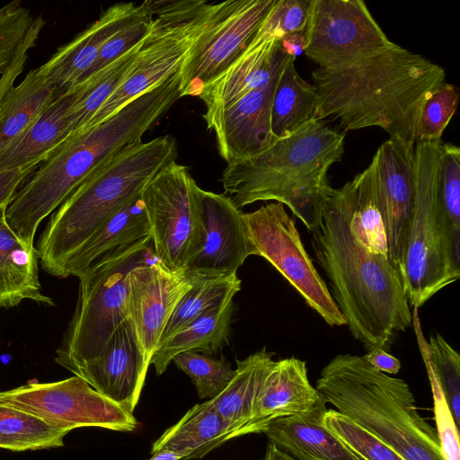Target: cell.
<instances>
[{
	"label": "cell",
	"instance_id": "cell-21",
	"mask_svg": "<svg viewBox=\"0 0 460 460\" xmlns=\"http://www.w3.org/2000/svg\"><path fill=\"white\" fill-rule=\"evenodd\" d=\"M321 399L309 381L305 361L295 357L277 360L256 396L247 434L263 433L271 421L306 412Z\"/></svg>",
	"mask_w": 460,
	"mask_h": 460
},
{
	"label": "cell",
	"instance_id": "cell-48",
	"mask_svg": "<svg viewBox=\"0 0 460 460\" xmlns=\"http://www.w3.org/2000/svg\"><path fill=\"white\" fill-rule=\"evenodd\" d=\"M305 44V36L303 31L290 33L280 40L284 53L295 59L304 53Z\"/></svg>",
	"mask_w": 460,
	"mask_h": 460
},
{
	"label": "cell",
	"instance_id": "cell-28",
	"mask_svg": "<svg viewBox=\"0 0 460 460\" xmlns=\"http://www.w3.org/2000/svg\"><path fill=\"white\" fill-rule=\"evenodd\" d=\"M36 247H28L5 224L0 226V307H13L23 300L52 305L41 292Z\"/></svg>",
	"mask_w": 460,
	"mask_h": 460
},
{
	"label": "cell",
	"instance_id": "cell-1",
	"mask_svg": "<svg viewBox=\"0 0 460 460\" xmlns=\"http://www.w3.org/2000/svg\"><path fill=\"white\" fill-rule=\"evenodd\" d=\"M314 119L338 120L341 133L384 129L415 146L422 106L446 79L442 66L396 43L312 72Z\"/></svg>",
	"mask_w": 460,
	"mask_h": 460
},
{
	"label": "cell",
	"instance_id": "cell-9",
	"mask_svg": "<svg viewBox=\"0 0 460 460\" xmlns=\"http://www.w3.org/2000/svg\"><path fill=\"white\" fill-rule=\"evenodd\" d=\"M441 143L418 141L414 146L415 203L399 273L411 306L418 309L460 277L451 263L437 208Z\"/></svg>",
	"mask_w": 460,
	"mask_h": 460
},
{
	"label": "cell",
	"instance_id": "cell-37",
	"mask_svg": "<svg viewBox=\"0 0 460 460\" xmlns=\"http://www.w3.org/2000/svg\"><path fill=\"white\" fill-rule=\"evenodd\" d=\"M418 308L413 307L412 324L426 366L439 382L457 426L460 424V356L448 342L436 333L426 341L418 322Z\"/></svg>",
	"mask_w": 460,
	"mask_h": 460
},
{
	"label": "cell",
	"instance_id": "cell-23",
	"mask_svg": "<svg viewBox=\"0 0 460 460\" xmlns=\"http://www.w3.org/2000/svg\"><path fill=\"white\" fill-rule=\"evenodd\" d=\"M326 410L322 397L306 412L271 421L263 433L270 443L297 460H365L323 426Z\"/></svg>",
	"mask_w": 460,
	"mask_h": 460
},
{
	"label": "cell",
	"instance_id": "cell-27",
	"mask_svg": "<svg viewBox=\"0 0 460 460\" xmlns=\"http://www.w3.org/2000/svg\"><path fill=\"white\" fill-rule=\"evenodd\" d=\"M151 235L142 191L114 212L68 261L64 278L76 277L107 252Z\"/></svg>",
	"mask_w": 460,
	"mask_h": 460
},
{
	"label": "cell",
	"instance_id": "cell-24",
	"mask_svg": "<svg viewBox=\"0 0 460 460\" xmlns=\"http://www.w3.org/2000/svg\"><path fill=\"white\" fill-rule=\"evenodd\" d=\"M355 240L368 252L387 256L384 208L374 158L363 172L339 188Z\"/></svg>",
	"mask_w": 460,
	"mask_h": 460
},
{
	"label": "cell",
	"instance_id": "cell-19",
	"mask_svg": "<svg viewBox=\"0 0 460 460\" xmlns=\"http://www.w3.org/2000/svg\"><path fill=\"white\" fill-rule=\"evenodd\" d=\"M283 63L269 84L242 97L207 127L215 132L218 152L227 164L256 155L277 140L270 116Z\"/></svg>",
	"mask_w": 460,
	"mask_h": 460
},
{
	"label": "cell",
	"instance_id": "cell-22",
	"mask_svg": "<svg viewBox=\"0 0 460 460\" xmlns=\"http://www.w3.org/2000/svg\"><path fill=\"white\" fill-rule=\"evenodd\" d=\"M285 57L280 40L250 45L241 58L199 94L206 105L203 118L207 127L242 97L269 84Z\"/></svg>",
	"mask_w": 460,
	"mask_h": 460
},
{
	"label": "cell",
	"instance_id": "cell-32",
	"mask_svg": "<svg viewBox=\"0 0 460 460\" xmlns=\"http://www.w3.org/2000/svg\"><path fill=\"white\" fill-rule=\"evenodd\" d=\"M295 60L286 54L277 82L270 116L275 139L286 137L314 119L318 93L313 84L300 77Z\"/></svg>",
	"mask_w": 460,
	"mask_h": 460
},
{
	"label": "cell",
	"instance_id": "cell-25",
	"mask_svg": "<svg viewBox=\"0 0 460 460\" xmlns=\"http://www.w3.org/2000/svg\"><path fill=\"white\" fill-rule=\"evenodd\" d=\"M234 438L227 423L208 400L195 404L166 429L153 443L151 453L170 451L183 460L200 459Z\"/></svg>",
	"mask_w": 460,
	"mask_h": 460
},
{
	"label": "cell",
	"instance_id": "cell-26",
	"mask_svg": "<svg viewBox=\"0 0 460 460\" xmlns=\"http://www.w3.org/2000/svg\"><path fill=\"white\" fill-rule=\"evenodd\" d=\"M68 92L58 95L22 137L0 157V171L36 168L54 155L69 137Z\"/></svg>",
	"mask_w": 460,
	"mask_h": 460
},
{
	"label": "cell",
	"instance_id": "cell-45",
	"mask_svg": "<svg viewBox=\"0 0 460 460\" xmlns=\"http://www.w3.org/2000/svg\"><path fill=\"white\" fill-rule=\"evenodd\" d=\"M45 24L46 21L41 15L34 18L21 48L4 73L0 76V106L8 91L14 85L16 79L22 73L29 58V52L35 47Z\"/></svg>",
	"mask_w": 460,
	"mask_h": 460
},
{
	"label": "cell",
	"instance_id": "cell-5",
	"mask_svg": "<svg viewBox=\"0 0 460 460\" xmlns=\"http://www.w3.org/2000/svg\"><path fill=\"white\" fill-rule=\"evenodd\" d=\"M176 140L166 135L130 145L84 181L51 214L36 247L46 272L64 278L79 248L161 170L176 161Z\"/></svg>",
	"mask_w": 460,
	"mask_h": 460
},
{
	"label": "cell",
	"instance_id": "cell-2",
	"mask_svg": "<svg viewBox=\"0 0 460 460\" xmlns=\"http://www.w3.org/2000/svg\"><path fill=\"white\" fill-rule=\"evenodd\" d=\"M311 232L317 263L352 336L367 352L390 349L412 325L411 306L389 258L368 252L355 240L340 189L330 187L321 221Z\"/></svg>",
	"mask_w": 460,
	"mask_h": 460
},
{
	"label": "cell",
	"instance_id": "cell-4",
	"mask_svg": "<svg viewBox=\"0 0 460 460\" xmlns=\"http://www.w3.org/2000/svg\"><path fill=\"white\" fill-rule=\"evenodd\" d=\"M345 135L313 119L267 149L228 164L220 181L241 208L257 201L288 206L313 231L320 223L330 185L327 172L344 153Z\"/></svg>",
	"mask_w": 460,
	"mask_h": 460
},
{
	"label": "cell",
	"instance_id": "cell-15",
	"mask_svg": "<svg viewBox=\"0 0 460 460\" xmlns=\"http://www.w3.org/2000/svg\"><path fill=\"white\" fill-rule=\"evenodd\" d=\"M201 277L186 270L172 271L156 257L129 271L128 319L150 361L169 317Z\"/></svg>",
	"mask_w": 460,
	"mask_h": 460
},
{
	"label": "cell",
	"instance_id": "cell-41",
	"mask_svg": "<svg viewBox=\"0 0 460 460\" xmlns=\"http://www.w3.org/2000/svg\"><path fill=\"white\" fill-rule=\"evenodd\" d=\"M458 99L457 87L446 81L432 92L421 109L417 142L441 139L456 111Z\"/></svg>",
	"mask_w": 460,
	"mask_h": 460
},
{
	"label": "cell",
	"instance_id": "cell-42",
	"mask_svg": "<svg viewBox=\"0 0 460 460\" xmlns=\"http://www.w3.org/2000/svg\"><path fill=\"white\" fill-rule=\"evenodd\" d=\"M144 3V13L122 27L104 43L94 63L79 82L105 68L143 41L150 31L153 20L148 1Z\"/></svg>",
	"mask_w": 460,
	"mask_h": 460
},
{
	"label": "cell",
	"instance_id": "cell-38",
	"mask_svg": "<svg viewBox=\"0 0 460 460\" xmlns=\"http://www.w3.org/2000/svg\"><path fill=\"white\" fill-rule=\"evenodd\" d=\"M172 362L192 379L200 399L217 396L235 374L225 357L216 358L199 352L184 351L176 355Z\"/></svg>",
	"mask_w": 460,
	"mask_h": 460
},
{
	"label": "cell",
	"instance_id": "cell-18",
	"mask_svg": "<svg viewBox=\"0 0 460 460\" xmlns=\"http://www.w3.org/2000/svg\"><path fill=\"white\" fill-rule=\"evenodd\" d=\"M150 365L128 318L115 331L102 355L74 375L134 414Z\"/></svg>",
	"mask_w": 460,
	"mask_h": 460
},
{
	"label": "cell",
	"instance_id": "cell-6",
	"mask_svg": "<svg viewBox=\"0 0 460 460\" xmlns=\"http://www.w3.org/2000/svg\"><path fill=\"white\" fill-rule=\"evenodd\" d=\"M315 388L326 403L405 460H444L436 429L420 414L408 384L376 369L364 356H335Z\"/></svg>",
	"mask_w": 460,
	"mask_h": 460
},
{
	"label": "cell",
	"instance_id": "cell-43",
	"mask_svg": "<svg viewBox=\"0 0 460 460\" xmlns=\"http://www.w3.org/2000/svg\"><path fill=\"white\" fill-rule=\"evenodd\" d=\"M34 18L19 0L0 7V76L21 48Z\"/></svg>",
	"mask_w": 460,
	"mask_h": 460
},
{
	"label": "cell",
	"instance_id": "cell-49",
	"mask_svg": "<svg viewBox=\"0 0 460 460\" xmlns=\"http://www.w3.org/2000/svg\"><path fill=\"white\" fill-rule=\"evenodd\" d=\"M262 460H297L269 442Z\"/></svg>",
	"mask_w": 460,
	"mask_h": 460
},
{
	"label": "cell",
	"instance_id": "cell-8",
	"mask_svg": "<svg viewBox=\"0 0 460 460\" xmlns=\"http://www.w3.org/2000/svg\"><path fill=\"white\" fill-rule=\"evenodd\" d=\"M147 1L153 13L150 31L140 43L127 77L81 134L179 71L216 4L204 0Z\"/></svg>",
	"mask_w": 460,
	"mask_h": 460
},
{
	"label": "cell",
	"instance_id": "cell-29",
	"mask_svg": "<svg viewBox=\"0 0 460 460\" xmlns=\"http://www.w3.org/2000/svg\"><path fill=\"white\" fill-rule=\"evenodd\" d=\"M57 96L56 87L39 67L11 87L0 106V157L22 137Z\"/></svg>",
	"mask_w": 460,
	"mask_h": 460
},
{
	"label": "cell",
	"instance_id": "cell-7",
	"mask_svg": "<svg viewBox=\"0 0 460 460\" xmlns=\"http://www.w3.org/2000/svg\"><path fill=\"white\" fill-rule=\"evenodd\" d=\"M155 255L151 235L118 247L76 277L74 315L56 352V362L75 374L99 358L118 327L128 318L129 271Z\"/></svg>",
	"mask_w": 460,
	"mask_h": 460
},
{
	"label": "cell",
	"instance_id": "cell-14",
	"mask_svg": "<svg viewBox=\"0 0 460 460\" xmlns=\"http://www.w3.org/2000/svg\"><path fill=\"white\" fill-rule=\"evenodd\" d=\"M304 33V53L317 67L336 66L394 43L361 0H311Z\"/></svg>",
	"mask_w": 460,
	"mask_h": 460
},
{
	"label": "cell",
	"instance_id": "cell-16",
	"mask_svg": "<svg viewBox=\"0 0 460 460\" xmlns=\"http://www.w3.org/2000/svg\"><path fill=\"white\" fill-rule=\"evenodd\" d=\"M373 158L383 200L387 256L399 271L415 203L414 146L389 137Z\"/></svg>",
	"mask_w": 460,
	"mask_h": 460
},
{
	"label": "cell",
	"instance_id": "cell-20",
	"mask_svg": "<svg viewBox=\"0 0 460 460\" xmlns=\"http://www.w3.org/2000/svg\"><path fill=\"white\" fill-rule=\"evenodd\" d=\"M145 8L144 2L141 4L118 3L110 6L94 22L59 47L39 67L45 78L56 87L58 96L82 79L104 43L122 27L139 17Z\"/></svg>",
	"mask_w": 460,
	"mask_h": 460
},
{
	"label": "cell",
	"instance_id": "cell-31",
	"mask_svg": "<svg viewBox=\"0 0 460 460\" xmlns=\"http://www.w3.org/2000/svg\"><path fill=\"white\" fill-rule=\"evenodd\" d=\"M233 312L232 299L208 311L162 341L150 361L156 375L164 374L172 358L181 352L217 353L228 341Z\"/></svg>",
	"mask_w": 460,
	"mask_h": 460
},
{
	"label": "cell",
	"instance_id": "cell-33",
	"mask_svg": "<svg viewBox=\"0 0 460 460\" xmlns=\"http://www.w3.org/2000/svg\"><path fill=\"white\" fill-rule=\"evenodd\" d=\"M139 45L66 91L72 97L69 111L71 130L66 140L84 131L95 113L121 84L129 73Z\"/></svg>",
	"mask_w": 460,
	"mask_h": 460
},
{
	"label": "cell",
	"instance_id": "cell-50",
	"mask_svg": "<svg viewBox=\"0 0 460 460\" xmlns=\"http://www.w3.org/2000/svg\"><path fill=\"white\" fill-rule=\"evenodd\" d=\"M149 460H182V456L170 451H161L153 454Z\"/></svg>",
	"mask_w": 460,
	"mask_h": 460
},
{
	"label": "cell",
	"instance_id": "cell-30",
	"mask_svg": "<svg viewBox=\"0 0 460 460\" xmlns=\"http://www.w3.org/2000/svg\"><path fill=\"white\" fill-rule=\"evenodd\" d=\"M274 352L266 348L236 359L235 374L227 386L209 401L227 423L234 438L247 435V427L261 385L272 367Z\"/></svg>",
	"mask_w": 460,
	"mask_h": 460
},
{
	"label": "cell",
	"instance_id": "cell-35",
	"mask_svg": "<svg viewBox=\"0 0 460 460\" xmlns=\"http://www.w3.org/2000/svg\"><path fill=\"white\" fill-rule=\"evenodd\" d=\"M240 289L241 280L236 274L201 277L169 317L160 343L208 311L232 300Z\"/></svg>",
	"mask_w": 460,
	"mask_h": 460
},
{
	"label": "cell",
	"instance_id": "cell-10",
	"mask_svg": "<svg viewBox=\"0 0 460 460\" xmlns=\"http://www.w3.org/2000/svg\"><path fill=\"white\" fill-rule=\"evenodd\" d=\"M199 188L187 167L174 161L142 190L154 253L172 271H185L202 247Z\"/></svg>",
	"mask_w": 460,
	"mask_h": 460
},
{
	"label": "cell",
	"instance_id": "cell-47",
	"mask_svg": "<svg viewBox=\"0 0 460 460\" xmlns=\"http://www.w3.org/2000/svg\"><path fill=\"white\" fill-rule=\"evenodd\" d=\"M364 357L373 367L387 375H396L401 369L400 360L384 349H373Z\"/></svg>",
	"mask_w": 460,
	"mask_h": 460
},
{
	"label": "cell",
	"instance_id": "cell-51",
	"mask_svg": "<svg viewBox=\"0 0 460 460\" xmlns=\"http://www.w3.org/2000/svg\"><path fill=\"white\" fill-rule=\"evenodd\" d=\"M5 210L6 208H0V226L6 224L5 222Z\"/></svg>",
	"mask_w": 460,
	"mask_h": 460
},
{
	"label": "cell",
	"instance_id": "cell-3",
	"mask_svg": "<svg viewBox=\"0 0 460 460\" xmlns=\"http://www.w3.org/2000/svg\"><path fill=\"white\" fill-rule=\"evenodd\" d=\"M180 71L90 130L66 140L30 176L5 210V222L33 247L40 223L91 174L143 135L180 98Z\"/></svg>",
	"mask_w": 460,
	"mask_h": 460
},
{
	"label": "cell",
	"instance_id": "cell-39",
	"mask_svg": "<svg viewBox=\"0 0 460 460\" xmlns=\"http://www.w3.org/2000/svg\"><path fill=\"white\" fill-rule=\"evenodd\" d=\"M323 423L346 447L365 460H405L393 448L336 410L327 409Z\"/></svg>",
	"mask_w": 460,
	"mask_h": 460
},
{
	"label": "cell",
	"instance_id": "cell-40",
	"mask_svg": "<svg viewBox=\"0 0 460 460\" xmlns=\"http://www.w3.org/2000/svg\"><path fill=\"white\" fill-rule=\"evenodd\" d=\"M311 0H275L250 45L281 40L285 36L305 31Z\"/></svg>",
	"mask_w": 460,
	"mask_h": 460
},
{
	"label": "cell",
	"instance_id": "cell-34",
	"mask_svg": "<svg viewBox=\"0 0 460 460\" xmlns=\"http://www.w3.org/2000/svg\"><path fill=\"white\" fill-rule=\"evenodd\" d=\"M436 199L448 255L460 272V149L450 143L440 145Z\"/></svg>",
	"mask_w": 460,
	"mask_h": 460
},
{
	"label": "cell",
	"instance_id": "cell-13",
	"mask_svg": "<svg viewBox=\"0 0 460 460\" xmlns=\"http://www.w3.org/2000/svg\"><path fill=\"white\" fill-rule=\"evenodd\" d=\"M0 404L25 411L69 432L81 427L130 432L137 426L133 413L77 376L50 383L28 382L2 391Z\"/></svg>",
	"mask_w": 460,
	"mask_h": 460
},
{
	"label": "cell",
	"instance_id": "cell-44",
	"mask_svg": "<svg viewBox=\"0 0 460 460\" xmlns=\"http://www.w3.org/2000/svg\"><path fill=\"white\" fill-rule=\"evenodd\" d=\"M427 369L434 403L436 432L444 460H460L459 431L441 385L430 369Z\"/></svg>",
	"mask_w": 460,
	"mask_h": 460
},
{
	"label": "cell",
	"instance_id": "cell-11",
	"mask_svg": "<svg viewBox=\"0 0 460 460\" xmlns=\"http://www.w3.org/2000/svg\"><path fill=\"white\" fill-rule=\"evenodd\" d=\"M243 219L252 255L268 261L328 325H346L284 205L268 203L254 211L243 213Z\"/></svg>",
	"mask_w": 460,
	"mask_h": 460
},
{
	"label": "cell",
	"instance_id": "cell-46",
	"mask_svg": "<svg viewBox=\"0 0 460 460\" xmlns=\"http://www.w3.org/2000/svg\"><path fill=\"white\" fill-rule=\"evenodd\" d=\"M35 168L0 171V208H7Z\"/></svg>",
	"mask_w": 460,
	"mask_h": 460
},
{
	"label": "cell",
	"instance_id": "cell-36",
	"mask_svg": "<svg viewBox=\"0 0 460 460\" xmlns=\"http://www.w3.org/2000/svg\"><path fill=\"white\" fill-rule=\"evenodd\" d=\"M68 433L25 411L0 404V448L19 452L61 447Z\"/></svg>",
	"mask_w": 460,
	"mask_h": 460
},
{
	"label": "cell",
	"instance_id": "cell-12",
	"mask_svg": "<svg viewBox=\"0 0 460 460\" xmlns=\"http://www.w3.org/2000/svg\"><path fill=\"white\" fill-rule=\"evenodd\" d=\"M275 0H228L215 4L206 28L180 69V97L199 96L246 51Z\"/></svg>",
	"mask_w": 460,
	"mask_h": 460
},
{
	"label": "cell",
	"instance_id": "cell-17",
	"mask_svg": "<svg viewBox=\"0 0 460 460\" xmlns=\"http://www.w3.org/2000/svg\"><path fill=\"white\" fill-rule=\"evenodd\" d=\"M204 236L200 251L186 271L208 275L236 274L252 255L243 211L223 194L199 190Z\"/></svg>",
	"mask_w": 460,
	"mask_h": 460
}]
</instances>
